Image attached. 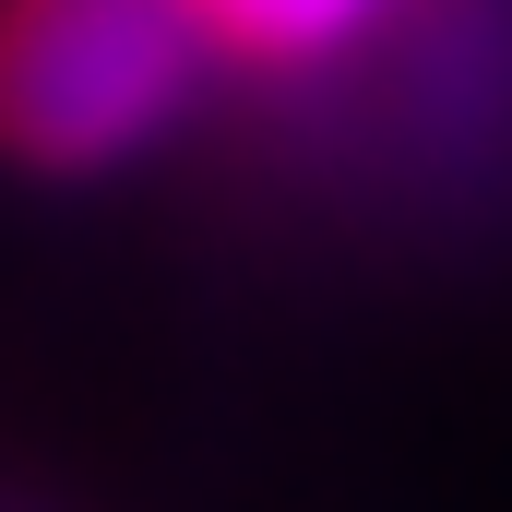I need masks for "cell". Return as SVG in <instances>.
Listing matches in <instances>:
<instances>
[{
    "label": "cell",
    "instance_id": "cell-1",
    "mask_svg": "<svg viewBox=\"0 0 512 512\" xmlns=\"http://www.w3.org/2000/svg\"><path fill=\"white\" fill-rule=\"evenodd\" d=\"M215 60L191 0H0V155L36 179L131 167L191 120Z\"/></svg>",
    "mask_w": 512,
    "mask_h": 512
},
{
    "label": "cell",
    "instance_id": "cell-2",
    "mask_svg": "<svg viewBox=\"0 0 512 512\" xmlns=\"http://www.w3.org/2000/svg\"><path fill=\"white\" fill-rule=\"evenodd\" d=\"M191 12H203L215 48L251 60V72H322V60H346V48L382 24L393 0H191Z\"/></svg>",
    "mask_w": 512,
    "mask_h": 512
}]
</instances>
